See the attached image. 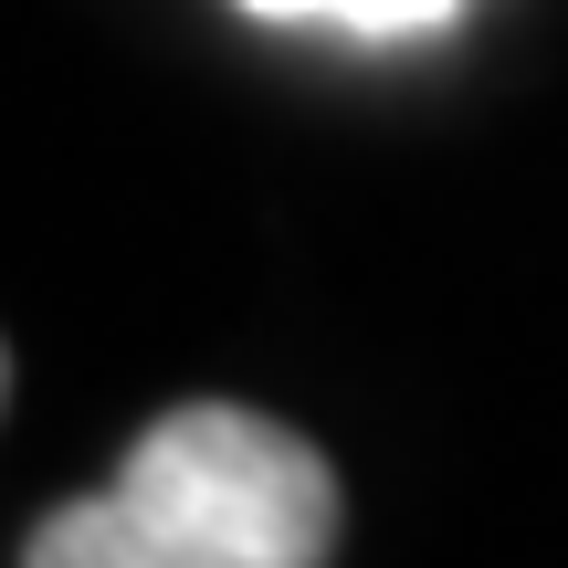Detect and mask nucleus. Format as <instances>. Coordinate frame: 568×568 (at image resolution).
Wrapping results in <instances>:
<instances>
[{
	"instance_id": "obj_1",
	"label": "nucleus",
	"mask_w": 568,
	"mask_h": 568,
	"mask_svg": "<svg viewBox=\"0 0 568 568\" xmlns=\"http://www.w3.org/2000/svg\"><path fill=\"white\" fill-rule=\"evenodd\" d=\"M326 453L243 400H190L116 464L105 495L42 516L21 568H326Z\"/></svg>"
},
{
	"instance_id": "obj_2",
	"label": "nucleus",
	"mask_w": 568,
	"mask_h": 568,
	"mask_svg": "<svg viewBox=\"0 0 568 568\" xmlns=\"http://www.w3.org/2000/svg\"><path fill=\"white\" fill-rule=\"evenodd\" d=\"M243 11L253 21H295V32H347V42H422L464 0H243Z\"/></svg>"
}]
</instances>
